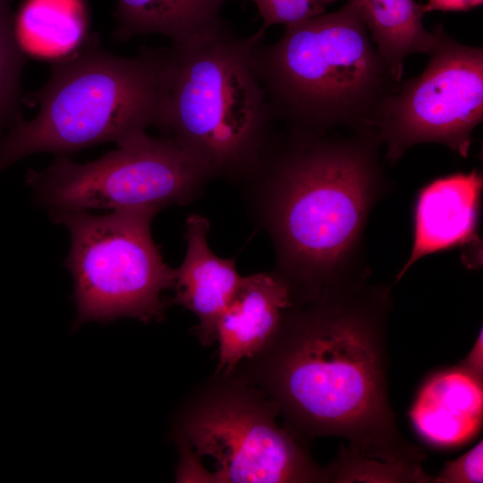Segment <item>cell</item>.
I'll list each match as a JSON object with an SVG mask.
<instances>
[{"mask_svg": "<svg viewBox=\"0 0 483 483\" xmlns=\"http://www.w3.org/2000/svg\"><path fill=\"white\" fill-rule=\"evenodd\" d=\"M391 309V287L367 281L292 305L268 343L225 377L260 390L303 443L344 437L340 460L386 465L419 481L425 455L400 433L388 399Z\"/></svg>", "mask_w": 483, "mask_h": 483, "instance_id": "cell-1", "label": "cell"}, {"mask_svg": "<svg viewBox=\"0 0 483 483\" xmlns=\"http://www.w3.org/2000/svg\"><path fill=\"white\" fill-rule=\"evenodd\" d=\"M329 132H275L250 174L268 190L276 275L292 305L367 281L366 224L391 189L375 129Z\"/></svg>", "mask_w": 483, "mask_h": 483, "instance_id": "cell-2", "label": "cell"}, {"mask_svg": "<svg viewBox=\"0 0 483 483\" xmlns=\"http://www.w3.org/2000/svg\"><path fill=\"white\" fill-rule=\"evenodd\" d=\"M265 31L237 33L224 19L162 49L157 127L211 175H249L276 122L253 64Z\"/></svg>", "mask_w": 483, "mask_h": 483, "instance_id": "cell-3", "label": "cell"}, {"mask_svg": "<svg viewBox=\"0 0 483 483\" xmlns=\"http://www.w3.org/2000/svg\"><path fill=\"white\" fill-rule=\"evenodd\" d=\"M258 38L256 74L277 121L324 132L373 128L400 82L377 52L355 0L284 27L275 43ZM374 129V128H373Z\"/></svg>", "mask_w": 483, "mask_h": 483, "instance_id": "cell-4", "label": "cell"}, {"mask_svg": "<svg viewBox=\"0 0 483 483\" xmlns=\"http://www.w3.org/2000/svg\"><path fill=\"white\" fill-rule=\"evenodd\" d=\"M162 59V49L123 57L90 41L55 62L35 95L38 114L21 117L0 140V173L30 155L65 156L103 142L118 145L157 127Z\"/></svg>", "mask_w": 483, "mask_h": 483, "instance_id": "cell-5", "label": "cell"}, {"mask_svg": "<svg viewBox=\"0 0 483 483\" xmlns=\"http://www.w3.org/2000/svg\"><path fill=\"white\" fill-rule=\"evenodd\" d=\"M149 210H114L96 216L65 211L53 220L69 232L64 266L73 279L75 323L110 322L133 318L161 321L165 304L161 293L174 286L175 271L156 246Z\"/></svg>", "mask_w": 483, "mask_h": 483, "instance_id": "cell-6", "label": "cell"}, {"mask_svg": "<svg viewBox=\"0 0 483 483\" xmlns=\"http://www.w3.org/2000/svg\"><path fill=\"white\" fill-rule=\"evenodd\" d=\"M278 415L260 390L216 376L182 415V449L214 460L209 482L333 481V465H318L305 443L278 425Z\"/></svg>", "mask_w": 483, "mask_h": 483, "instance_id": "cell-7", "label": "cell"}, {"mask_svg": "<svg viewBox=\"0 0 483 483\" xmlns=\"http://www.w3.org/2000/svg\"><path fill=\"white\" fill-rule=\"evenodd\" d=\"M97 160L79 164L59 156L30 171L35 201L51 215L89 209L149 210L183 204L200 190L209 171L167 137L143 132Z\"/></svg>", "mask_w": 483, "mask_h": 483, "instance_id": "cell-8", "label": "cell"}, {"mask_svg": "<svg viewBox=\"0 0 483 483\" xmlns=\"http://www.w3.org/2000/svg\"><path fill=\"white\" fill-rule=\"evenodd\" d=\"M425 70L399 83L373 123L386 160L395 165L412 146L445 145L462 157L483 119V49L462 45L439 26Z\"/></svg>", "mask_w": 483, "mask_h": 483, "instance_id": "cell-9", "label": "cell"}, {"mask_svg": "<svg viewBox=\"0 0 483 483\" xmlns=\"http://www.w3.org/2000/svg\"><path fill=\"white\" fill-rule=\"evenodd\" d=\"M482 187V175L471 171L436 179L419 191L413 210L412 247L397 281L427 255L458 246L479 247Z\"/></svg>", "mask_w": 483, "mask_h": 483, "instance_id": "cell-10", "label": "cell"}, {"mask_svg": "<svg viewBox=\"0 0 483 483\" xmlns=\"http://www.w3.org/2000/svg\"><path fill=\"white\" fill-rule=\"evenodd\" d=\"M416 434L438 449L461 446L482 428L483 377L460 363L428 375L409 411Z\"/></svg>", "mask_w": 483, "mask_h": 483, "instance_id": "cell-11", "label": "cell"}, {"mask_svg": "<svg viewBox=\"0 0 483 483\" xmlns=\"http://www.w3.org/2000/svg\"><path fill=\"white\" fill-rule=\"evenodd\" d=\"M292 306L285 283L276 274L241 276L217 324L216 376H226L243 359L256 355L275 333Z\"/></svg>", "mask_w": 483, "mask_h": 483, "instance_id": "cell-12", "label": "cell"}, {"mask_svg": "<svg viewBox=\"0 0 483 483\" xmlns=\"http://www.w3.org/2000/svg\"><path fill=\"white\" fill-rule=\"evenodd\" d=\"M208 221L192 215L187 219V251L183 262L175 269V296L172 302L196 315L199 323L196 335L209 346L216 342L218 320L241 278L235 259L215 255L208 243Z\"/></svg>", "mask_w": 483, "mask_h": 483, "instance_id": "cell-13", "label": "cell"}, {"mask_svg": "<svg viewBox=\"0 0 483 483\" xmlns=\"http://www.w3.org/2000/svg\"><path fill=\"white\" fill-rule=\"evenodd\" d=\"M355 1L377 52L401 82L406 57L429 55L437 43L439 27L434 31L424 27V4L416 0Z\"/></svg>", "mask_w": 483, "mask_h": 483, "instance_id": "cell-14", "label": "cell"}, {"mask_svg": "<svg viewBox=\"0 0 483 483\" xmlns=\"http://www.w3.org/2000/svg\"><path fill=\"white\" fill-rule=\"evenodd\" d=\"M228 0H117L115 35L160 34L182 43L217 23Z\"/></svg>", "mask_w": 483, "mask_h": 483, "instance_id": "cell-15", "label": "cell"}, {"mask_svg": "<svg viewBox=\"0 0 483 483\" xmlns=\"http://www.w3.org/2000/svg\"><path fill=\"white\" fill-rule=\"evenodd\" d=\"M24 64L9 0H0V140L21 117L19 100Z\"/></svg>", "mask_w": 483, "mask_h": 483, "instance_id": "cell-16", "label": "cell"}, {"mask_svg": "<svg viewBox=\"0 0 483 483\" xmlns=\"http://www.w3.org/2000/svg\"><path fill=\"white\" fill-rule=\"evenodd\" d=\"M262 19L260 30L274 25L290 26L326 13L338 0H250Z\"/></svg>", "mask_w": 483, "mask_h": 483, "instance_id": "cell-17", "label": "cell"}, {"mask_svg": "<svg viewBox=\"0 0 483 483\" xmlns=\"http://www.w3.org/2000/svg\"><path fill=\"white\" fill-rule=\"evenodd\" d=\"M483 481V443L454 461L448 462L440 473L432 478L435 483H481Z\"/></svg>", "mask_w": 483, "mask_h": 483, "instance_id": "cell-18", "label": "cell"}, {"mask_svg": "<svg viewBox=\"0 0 483 483\" xmlns=\"http://www.w3.org/2000/svg\"><path fill=\"white\" fill-rule=\"evenodd\" d=\"M483 0H427L426 13L433 11L465 12L481 5Z\"/></svg>", "mask_w": 483, "mask_h": 483, "instance_id": "cell-19", "label": "cell"}, {"mask_svg": "<svg viewBox=\"0 0 483 483\" xmlns=\"http://www.w3.org/2000/svg\"><path fill=\"white\" fill-rule=\"evenodd\" d=\"M470 371L479 377H483V334L479 331L477 340L475 341L470 352L460 362Z\"/></svg>", "mask_w": 483, "mask_h": 483, "instance_id": "cell-20", "label": "cell"}]
</instances>
